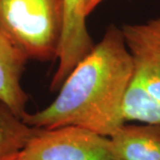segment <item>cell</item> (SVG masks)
Here are the masks:
<instances>
[{"instance_id":"ba28073f","label":"cell","mask_w":160,"mask_h":160,"mask_svg":"<svg viewBox=\"0 0 160 160\" xmlns=\"http://www.w3.org/2000/svg\"><path fill=\"white\" fill-rule=\"evenodd\" d=\"M35 127L0 101V160H18Z\"/></svg>"},{"instance_id":"9c48e42d","label":"cell","mask_w":160,"mask_h":160,"mask_svg":"<svg viewBox=\"0 0 160 160\" xmlns=\"http://www.w3.org/2000/svg\"><path fill=\"white\" fill-rule=\"evenodd\" d=\"M103 0H85V12L88 16Z\"/></svg>"},{"instance_id":"52a82bcc","label":"cell","mask_w":160,"mask_h":160,"mask_svg":"<svg viewBox=\"0 0 160 160\" xmlns=\"http://www.w3.org/2000/svg\"><path fill=\"white\" fill-rule=\"evenodd\" d=\"M109 138L115 160H160V124L125 123Z\"/></svg>"},{"instance_id":"7a4b0ae2","label":"cell","mask_w":160,"mask_h":160,"mask_svg":"<svg viewBox=\"0 0 160 160\" xmlns=\"http://www.w3.org/2000/svg\"><path fill=\"white\" fill-rule=\"evenodd\" d=\"M63 0H0V29L28 60H57Z\"/></svg>"},{"instance_id":"8992f818","label":"cell","mask_w":160,"mask_h":160,"mask_svg":"<svg viewBox=\"0 0 160 160\" xmlns=\"http://www.w3.org/2000/svg\"><path fill=\"white\" fill-rule=\"evenodd\" d=\"M28 61L0 29V101L22 118L27 113L29 102V95L22 86V77Z\"/></svg>"},{"instance_id":"6da1fadb","label":"cell","mask_w":160,"mask_h":160,"mask_svg":"<svg viewBox=\"0 0 160 160\" xmlns=\"http://www.w3.org/2000/svg\"><path fill=\"white\" fill-rule=\"evenodd\" d=\"M132 78V60L120 28L109 25L101 41L64 80L46 108L26 113L30 126H78L109 137L125 124L123 103Z\"/></svg>"},{"instance_id":"3957f363","label":"cell","mask_w":160,"mask_h":160,"mask_svg":"<svg viewBox=\"0 0 160 160\" xmlns=\"http://www.w3.org/2000/svg\"><path fill=\"white\" fill-rule=\"evenodd\" d=\"M18 160H115L109 138L78 126L35 127Z\"/></svg>"},{"instance_id":"5b68a950","label":"cell","mask_w":160,"mask_h":160,"mask_svg":"<svg viewBox=\"0 0 160 160\" xmlns=\"http://www.w3.org/2000/svg\"><path fill=\"white\" fill-rule=\"evenodd\" d=\"M64 20L58 67L50 85L58 91L72 69L92 51L94 44L86 27L85 0H63Z\"/></svg>"},{"instance_id":"277c9868","label":"cell","mask_w":160,"mask_h":160,"mask_svg":"<svg viewBox=\"0 0 160 160\" xmlns=\"http://www.w3.org/2000/svg\"><path fill=\"white\" fill-rule=\"evenodd\" d=\"M121 30L132 60L131 81L160 108V17Z\"/></svg>"}]
</instances>
